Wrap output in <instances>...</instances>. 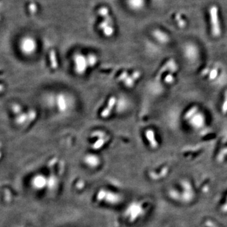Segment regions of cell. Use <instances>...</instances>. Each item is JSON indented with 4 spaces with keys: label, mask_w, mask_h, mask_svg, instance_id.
Returning a JSON list of instances; mask_svg holds the SVG:
<instances>
[{
    "label": "cell",
    "mask_w": 227,
    "mask_h": 227,
    "mask_svg": "<svg viewBox=\"0 0 227 227\" xmlns=\"http://www.w3.org/2000/svg\"><path fill=\"white\" fill-rule=\"evenodd\" d=\"M128 6L133 11L143 10L146 4V0H126Z\"/></svg>",
    "instance_id": "4fadbf2b"
},
{
    "label": "cell",
    "mask_w": 227,
    "mask_h": 227,
    "mask_svg": "<svg viewBox=\"0 0 227 227\" xmlns=\"http://www.w3.org/2000/svg\"><path fill=\"white\" fill-rule=\"evenodd\" d=\"M43 100L47 107L63 116L70 114L74 106V99L66 92L49 93L44 95Z\"/></svg>",
    "instance_id": "7a4b0ae2"
},
{
    "label": "cell",
    "mask_w": 227,
    "mask_h": 227,
    "mask_svg": "<svg viewBox=\"0 0 227 227\" xmlns=\"http://www.w3.org/2000/svg\"><path fill=\"white\" fill-rule=\"evenodd\" d=\"M197 187L189 178L181 177L170 184L165 194L172 203L180 206L191 205L197 197Z\"/></svg>",
    "instance_id": "6da1fadb"
},
{
    "label": "cell",
    "mask_w": 227,
    "mask_h": 227,
    "mask_svg": "<svg viewBox=\"0 0 227 227\" xmlns=\"http://www.w3.org/2000/svg\"><path fill=\"white\" fill-rule=\"evenodd\" d=\"M200 227H223L222 225L213 218L207 217L201 223Z\"/></svg>",
    "instance_id": "5bb4252c"
},
{
    "label": "cell",
    "mask_w": 227,
    "mask_h": 227,
    "mask_svg": "<svg viewBox=\"0 0 227 227\" xmlns=\"http://www.w3.org/2000/svg\"><path fill=\"white\" fill-rule=\"evenodd\" d=\"M187 114H185V120L189 122V124L191 125V127L194 129H201L205 127V124H206L205 115L198 108L196 107H191L189 109L187 112H186Z\"/></svg>",
    "instance_id": "52a82bcc"
},
{
    "label": "cell",
    "mask_w": 227,
    "mask_h": 227,
    "mask_svg": "<svg viewBox=\"0 0 227 227\" xmlns=\"http://www.w3.org/2000/svg\"><path fill=\"white\" fill-rule=\"evenodd\" d=\"M73 65L74 71L78 75H84L90 68L88 64L87 55L80 53H77L73 57Z\"/></svg>",
    "instance_id": "ba28073f"
},
{
    "label": "cell",
    "mask_w": 227,
    "mask_h": 227,
    "mask_svg": "<svg viewBox=\"0 0 227 227\" xmlns=\"http://www.w3.org/2000/svg\"><path fill=\"white\" fill-rule=\"evenodd\" d=\"M152 36L153 39L159 44L166 46L170 42V37L169 34L160 29H155L152 32Z\"/></svg>",
    "instance_id": "30bf717a"
},
{
    "label": "cell",
    "mask_w": 227,
    "mask_h": 227,
    "mask_svg": "<svg viewBox=\"0 0 227 227\" xmlns=\"http://www.w3.org/2000/svg\"><path fill=\"white\" fill-rule=\"evenodd\" d=\"M131 207L130 216L133 220L137 221L145 218L148 215L152 210L153 203L151 199H145L135 201Z\"/></svg>",
    "instance_id": "277c9868"
},
{
    "label": "cell",
    "mask_w": 227,
    "mask_h": 227,
    "mask_svg": "<svg viewBox=\"0 0 227 227\" xmlns=\"http://www.w3.org/2000/svg\"><path fill=\"white\" fill-rule=\"evenodd\" d=\"M170 172V167L167 164L161 163L151 172V178L157 182L166 179Z\"/></svg>",
    "instance_id": "9c48e42d"
},
{
    "label": "cell",
    "mask_w": 227,
    "mask_h": 227,
    "mask_svg": "<svg viewBox=\"0 0 227 227\" xmlns=\"http://www.w3.org/2000/svg\"><path fill=\"white\" fill-rule=\"evenodd\" d=\"M208 14L211 36L214 38L221 37L223 29L219 7L216 5H212L208 8Z\"/></svg>",
    "instance_id": "3957f363"
},
{
    "label": "cell",
    "mask_w": 227,
    "mask_h": 227,
    "mask_svg": "<svg viewBox=\"0 0 227 227\" xmlns=\"http://www.w3.org/2000/svg\"><path fill=\"white\" fill-rule=\"evenodd\" d=\"M98 15L103 18V21L99 24V29L106 37H112L114 33L112 18L109 14V9L105 6H101L98 10Z\"/></svg>",
    "instance_id": "8992f818"
},
{
    "label": "cell",
    "mask_w": 227,
    "mask_h": 227,
    "mask_svg": "<svg viewBox=\"0 0 227 227\" xmlns=\"http://www.w3.org/2000/svg\"><path fill=\"white\" fill-rule=\"evenodd\" d=\"M217 206L221 213L227 214V188L220 196L218 200Z\"/></svg>",
    "instance_id": "7c38bea8"
},
{
    "label": "cell",
    "mask_w": 227,
    "mask_h": 227,
    "mask_svg": "<svg viewBox=\"0 0 227 227\" xmlns=\"http://www.w3.org/2000/svg\"><path fill=\"white\" fill-rule=\"evenodd\" d=\"M145 135L146 140L148 142V146L151 149H157L160 147V143L158 137H156V136H157V134L156 135L155 134L154 131H153L152 129H148L147 131H146Z\"/></svg>",
    "instance_id": "8fae6325"
},
{
    "label": "cell",
    "mask_w": 227,
    "mask_h": 227,
    "mask_svg": "<svg viewBox=\"0 0 227 227\" xmlns=\"http://www.w3.org/2000/svg\"><path fill=\"white\" fill-rule=\"evenodd\" d=\"M18 51L22 56L30 58L38 51V43L35 38L30 35L21 37L18 43Z\"/></svg>",
    "instance_id": "5b68a950"
},
{
    "label": "cell",
    "mask_w": 227,
    "mask_h": 227,
    "mask_svg": "<svg viewBox=\"0 0 227 227\" xmlns=\"http://www.w3.org/2000/svg\"><path fill=\"white\" fill-rule=\"evenodd\" d=\"M170 227H180V226H171Z\"/></svg>",
    "instance_id": "9a60e30c"
}]
</instances>
